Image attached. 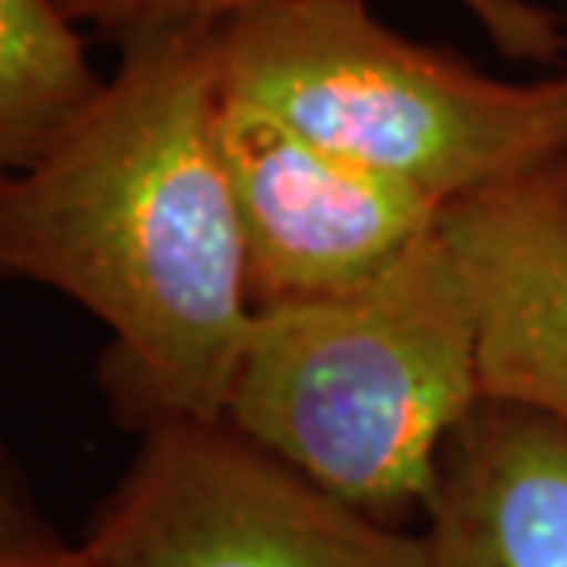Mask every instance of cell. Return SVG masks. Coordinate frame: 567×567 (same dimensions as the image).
Here are the masks:
<instances>
[{"mask_svg": "<svg viewBox=\"0 0 567 567\" xmlns=\"http://www.w3.org/2000/svg\"><path fill=\"white\" fill-rule=\"evenodd\" d=\"M424 513L435 567H567V427L483 402L442 453Z\"/></svg>", "mask_w": 567, "mask_h": 567, "instance_id": "cell-7", "label": "cell"}, {"mask_svg": "<svg viewBox=\"0 0 567 567\" xmlns=\"http://www.w3.org/2000/svg\"><path fill=\"white\" fill-rule=\"evenodd\" d=\"M104 567H435L402 530L225 421H158L85 530Z\"/></svg>", "mask_w": 567, "mask_h": 567, "instance_id": "cell-4", "label": "cell"}, {"mask_svg": "<svg viewBox=\"0 0 567 567\" xmlns=\"http://www.w3.org/2000/svg\"><path fill=\"white\" fill-rule=\"evenodd\" d=\"M564 4H567V0H564ZM564 78H567V66H564Z\"/></svg>", "mask_w": 567, "mask_h": 567, "instance_id": "cell-11", "label": "cell"}, {"mask_svg": "<svg viewBox=\"0 0 567 567\" xmlns=\"http://www.w3.org/2000/svg\"><path fill=\"white\" fill-rule=\"evenodd\" d=\"M78 22L100 30L111 41H126L147 30H192L218 27V22L240 16V11L277 4V0H60ZM480 19L497 49L508 60L553 63L567 49V33L553 11L530 4V0H453Z\"/></svg>", "mask_w": 567, "mask_h": 567, "instance_id": "cell-9", "label": "cell"}, {"mask_svg": "<svg viewBox=\"0 0 567 567\" xmlns=\"http://www.w3.org/2000/svg\"><path fill=\"white\" fill-rule=\"evenodd\" d=\"M60 0H0V163L30 169L82 122L107 82Z\"/></svg>", "mask_w": 567, "mask_h": 567, "instance_id": "cell-8", "label": "cell"}, {"mask_svg": "<svg viewBox=\"0 0 567 567\" xmlns=\"http://www.w3.org/2000/svg\"><path fill=\"white\" fill-rule=\"evenodd\" d=\"M480 405L472 306L435 229L365 288L255 313L221 421L399 524Z\"/></svg>", "mask_w": 567, "mask_h": 567, "instance_id": "cell-2", "label": "cell"}, {"mask_svg": "<svg viewBox=\"0 0 567 567\" xmlns=\"http://www.w3.org/2000/svg\"><path fill=\"white\" fill-rule=\"evenodd\" d=\"M118 49L96 107L0 185V269L107 328L100 377L141 431L221 421L255 310L218 141L214 27Z\"/></svg>", "mask_w": 567, "mask_h": 567, "instance_id": "cell-1", "label": "cell"}, {"mask_svg": "<svg viewBox=\"0 0 567 567\" xmlns=\"http://www.w3.org/2000/svg\"><path fill=\"white\" fill-rule=\"evenodd\" d=\"M0 567H104L85 542H71L33 508L30 494L8 475L0 497Z\"/></svg>", "mask_w": 567, "mask_h": 567, "instance_id": "cell-10", "label": "cell"}, {"mask_svg": "<svg viewBox=\"0 0 567 567\" xmlns=\"http://www.w3.org/2000/svg\"><path fill=\"white\" fill-rule=\"evenodd\" d=\"M218 141L255 313L365 288L427 240L446 210L236 96L221 104Z\"/></svg>", "mask_w": 567, "mask_h": 567, "instance_id": "cell-5", "label": "cell"}, {"mask_svg": "<svg viewBox=\"0 0 567 567\" xmlns=\"http://www.w3.org/2000/svg\"><path fill=\"white\" fill-rule=\"evenodd\" d=\"M225 96L442 207L567 152V78L502 82L365 0H277L214 27Z\"/></svg>", "mask_w": 567, "mask_h": 567, "instance_id": "cell-3", "label": "cell"}, {"mask_svg": "<svg viewBox=\"0 0 567 567\" xmlns=\"http://www.w3.org/2000/svg\"><path fill=\"white\" fill-rule=\"evenodd\" d=\"M439 236L472 306L483 402L567 427V152L453 199Z\"/></svg>", "mask_w": 567, "mask_h": 567, "instance_id": "cell-6", "label": "cell"}]
</instances>
